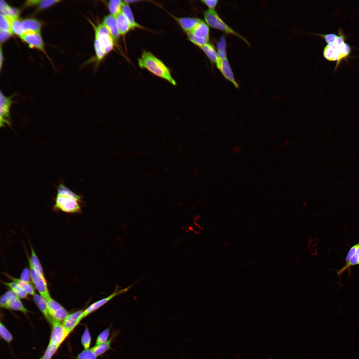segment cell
Instances as JSON below:
<instances>
[{
  "label": "cell",
  "mask_w": 359,
  "mask_h": 359,
  "mask_svg": "<svg viewBox=\"0 0 359 359\" xmlns=\"http://www.w3.org/2000/svg\"><path fill=\"white\" fill-rule=\"evenodd\" d=\"M327 103L339 118L350 125L354 130H357L340 86L331 90Z\"/></svg>",
  "instance_id": "9c48e42d"
},
{
  "label": "cell",
  "mask_w": 359,
  "mask_h": 359,
  "mask_svg": "<svg viewBox=\"0 0 359 359\" xmlns=\"http://www.w3.org/2000/svg\"><path fill=\"white\" fill-rule=\"evenodd\" d=\"M306 24L309 33L314 39L359 56V52L337 34L321 14L313 13L308 16Z\"/></svg>",
  "instance_id": "277c9868"
},
{
  "label": "cell",
  "mask_w": 359,
  "mask_h": 359,
  "mask_svg": "<svg viewBox=\"0 0 359 359\" xmlns=\"http://www.w3.org/2000/svg\"><path fill=\"white\" fill-rule=\"evenodd\" d=\"M133 31L140 41L142 57L146 59L156 78L160 82L170 73L172 59L154 35H148L143 38L137 31Z\"/></svg>",
  "instance_id": "3957f363"
},
{
  "label": "cell",
  "mask_w": 359,
  "mask_h": 359,
  "mask_svg": "<svg viewBox=\"0 0 359 359\" xmlns=\"http://www.w3.org/2000/svg\"><path fill=\"white\" fill-rule=\"evenodd\" d=\"M258 24L280 50L287 48L294 39L302 31V29L295 27L266 26Z\"/></svg>",
  "instance_id": "52a82bcc"
},
{
  "label": "cell",
  "mask_w": 359,
  "mask_h": 359,
  "mask_svg": "<svg viewBox=\"0 0 359 359\" xmlns=\"http://www.w3.org/2000/svg\"><path fill=\"white\" fill-rule=\"evenodd\" d=\"M308 80L315 90L322 95L328 102L331 91L327 84L321 70L316 65L312 64L301 72Z\"/></svg>",
  "instance_id": "7c38bea8"
},
{
  "label": "cell",
  "mask_w": 359,
  "mask_h": 359,
  "mask_svg": "<svg viewBox=\"0 0 359 359\" xmlns=\"http://www.w3.org/2000/svg\"><path fill=\"white\" fill-rule=\"evenodd\" d=\"M0 46L10 47L17 50L16 35L14 30L9 25L0 22Z\"/></svg>",
  "instance_id": "d6986e66"
},
{
  "label": "cell",
  "mask_w": 359,
  "mask_h": 359,
  "mask_svg": "<svg viewBox=\"0 0 359 359\" xmlns=\"http://www.w3.org/2000/svg\"><path fill=\"white\" fill-rule=\"evenodd\" d=\"M0 102L1 103V101L2 100V97H3V94L4 92V84H3V81L2 79V75L1 72L0 74Z\"/></svg>",
  "instance_id": "d4e9b609"
},
{
  "label": "cell",
  "mask_w": 359,
  "mask_h": 359,
  "mask_svg": "<svg viewBox=\"0 0 359 359\" xmlns=\"http://www.w3.org/2000/svg\"><path fill=\"white\" fill-rule=\"evenodd\" d=\"M33 33L38 46L59 49L61 38L56 30L49 28H40L36 29Z\"/></svg>",
  "instance_id": "5bb4252c"
},
{
  "label": "cell",
  "mask_w": 359,
  "mask_h": 359,
  "mask_svg": "<svg viewBox=\"0 0 359 359\" xmlns=\"http://www.w3.org/2000/svg\"><path fill=\"white\" fill-rule=\"evenodd\" d=\"M339 65L336 54L333 55L331 60L328 63L325 67L326 73V82L330 91L340 86L339 77Z\"/></svg>",
  "instance_id": "e0dca14e"
},
{
  "label": "cell",
  "mask_w": 359,
  "mask_h": 359,
  "mask_svg": "<svg viewBox=\"0 0 359 359\" xmlns=\"http://www.w3.org/2000/svg\"><path fill=\"white\" fill-rule=\"evenodd\" d=\"M30 55L45 71L54 72L67 79L65 63L59 49L38 46Z\"/></svg>",
  "instance_id": "5b68a950"
},
{
  "label": "cell",
  "mask_w": 359,
  "mask_h": 359,
  "mask_svg": "<svg viewBox=\"0 0 359 359\" xmlns=\"http://www.w3.org/2000/svg\"><path fill=\"white\" fill-rule=\"evenodd\" d=\"M302 3L310 7L314 13L321 14L324 9L327 3L326 0H302Z\"/></svg>",
  "instance_id": "7402d4cb"
},
{
  "label": "cell",
  "mask_w": 359,
  "mask_h": 359,
  "mask_svg": "<svg viewBox=\"0 0 359 359\" xmlns=\"http://www.w3.org/2000/svg\"><path fill=\"white\" fill-rule=\"evenodd\" d=\"M0 22L5 23L10 12L13 10L10 5L5 0H0Z\"/></svg>",
  "instance_id": "cb8c5ba5"
},
{
  "label": "cell",
  "mask_w": 359,
  "mask_h": 359,
  "mask_svg": "<svg viewBox=\"0 0 359 359\" xmlns=\"http://www.w3.org/2000/svg\"><path fill=\"white\" fill-rule=\"evenodd\" d=\"M153 35L160 41L172 60H175L179 57L180 52L173 25L167 22L158 24Z\"/></svg>",
  "instance_id": "ba28073f"
},
{
  "label": "cell",
  "mask_w": 359,
  "mask_h": 359,
  "mask_svg": "<svg viewBox=\"0 0 359 359\" xmlns=\"http://www.w3.org/2000/svg\"><path fill=\"white\" fill-rule=\"evenodd\" d=\"M173 26L180 52L187 53L195 45L199 44L191 30L182 18Z\"/></svg>",
  "instance_id": "30bf717a"
},
{
  "label": "cell",
  "mask_w": 359,
  "mask_h": 359,
  "mask_svg": "<svg viewBox=\"0 0 359 359\" xmlns=\"http://www.w3.org/2000/svg\"><path fill=\"white\" fill-rule=\"evenodd\" d=\"M88 2V0H60L57 6L59 12L65 13L74 10Z\"/></svg>",
  "instance_id": "44dd1931"
},
{
  "label": "cell",
  "mask_w": 359,
  "mask_h": 359,
  "mask_svg": "<svg viewBox=\"0 0 359 359\" xmlns=\"http://www.w3.org/2000/svg\"><path fill=\"white\" fill-rule=\"evenodd\" d=\"M17 50L7 47L0 46V60L1 63H3L10 59L16 53Z\"/></svg>",
  "instance_id": "603a6c76"
},
{
  "label": "cell",
  "mask_w": 359,
  "mask_h": 359,
  "mask_svg": "<svg viewBox=\"0 0 359 359\" xmlns=\"http://www.w3.org/2000/svg\"><path fill=\"white\" fill-rule=\"evenodd\" d=\"M314 48L312 38L302 30L287 49L298 56L314 59Z\"/></svg>",
  "instance_id": "4fadbf2b"
},
{
  "label": "cell",
  "mask_w": 359,
  "mask_h": 359,
  "mask_svg": "<svg viewBox=\"0 0 359 359\" xmlns=\"http://www.w3.org/2000/svg\"><path fill=\"white\" fill-rule=\"evenodd\" d=\"M184 3L180 0H165L162 3V9L166 22L174 25L182 18Z\"/></svg>",
  "instance_id": "9a60e30c"
},
{
  "label": "cell",
  "mask_w": 359,
  "mask_h": 359,
  "mask_svg": "<svg viewBox=\"0 0 359 359\" xmlns=\"http://www.w3.org/2000/svg\"><path fill=\"white\" fill-rule=\"evenodd\" d=\"M0 172L1 188L12 184L11 178L14 176V164L17 155L16 146L8 145L0 138Z\"/></svg>",
  "instance_id": "8992f818"
},
{
  "label": "cell",
  "mask_w": 359,
  "mask_h": 359,
  "mask_svg": "<svg viewBox=\"0 0 359 359\" xmlns=\"http://www.w3.org/2000/svg\"><path fill=\"white\" fill-rule=\"evenodd\" d=\"M209 100L217 103L238 116L244 118L260 128L264 124L253 102L246 94L226 78L215 76L206 89Z\"/></svg>",
  "instance_id": "7a4b0ae2"
},
{
  "label": "cell",
  "mask_w": 359,
  "mask_h": 359,
  "mask_svg": "<svg viewBox=\"0 0 359 359\" xmlns=\"http://www.w3.org/2000/svg\"><path fill=\"white\" fill-rule=\"evenodd\" d=\"M182 18L189 26L199 44L204 42L216 43V41L204 33L202 29L199 20L191 5L184 2Z\"/></svg>",
  "instance_id": "8fae6325"
},
{
  "label": "cell",
  "mask_w": 359,
  "mask_h": 359,
  "mask_svg": "<svg viewBox=\"0 0 359 359\" xmlns=\"http://www.w3.org/2000/svg\"><path fill=\"white\" fill-rule=\"evenodd\" d=\"M283 59L293 68L300 72L312 64L313 59L304 58L292 53L287 48L280 50Z\"/></svg>",
  "instance_id": "ac0fdd59"
},
{
  "label": "cell",
  "mask_w": 359,
  "mask_h": 359,
  "mask_svg": "<svg viewBox=\"0 0 359 359\" xmlns=\"http://www.w3.org/2000/svg\"><path fill=\"white\" fill-rule=\"evenodd\" d=\"M12 28L16 33L18 48L30 54L34 52L38 46L33 33H32L26 28Z\"/></svg>",
  "instance_id": "2e32d148"
},
{
  "label": "cell",
  "mask_w": 359,
  "mask_h": 359,
  "mask_svg": "<svg viewBox=\"0 0 359 359\" xmlns=\"http://www.w3.org/2000/svg\"><path fill=\"white\" fill-rule=\"evenodd\" d=\"M141 67L145 88L148 92H150L155 89L159 81L144 57H142Z\"/></svg>",
  "instance_id": "ffe728a7"
},
{
  "label": "cell",
  "mask_w": 359,
  "mask_h": 359,
  "mask_svg": "<svg viewBox=\"0 0 359 359\" xmlns=\"http://www.w3.org/2000/svg\"><path fill=\"white\" fill-rule=\"evenodd\" d=\"M85 285L80 316L107 321L123 319V303L119 293L105 285L92 272L89 274Z\"/></svg>",
  "instance_id": "6da1fadb"
}]
</instances>
